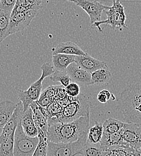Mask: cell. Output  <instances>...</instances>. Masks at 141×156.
Returning a JSON list of instances; mask_svg holds the SVG:
<instances>
[{"mask_svg": "<svg viewBox=\"0 0 141 156\" xmlns=\"http://www.w3.org/2000/svg\"><path fill=\"white\" fill-rule=\"evenodd\" d=\"M90 124V115L81 117L72 122L49 124L46 132L48 141L64 144L75 142L88 133Z\"/></svg>", "mask_w": 141, "mask_h": 156, "instance_id": "6da1fadb", "label": "cell"}, {"mask_svg": "<svg viewBox=\"0 0 141 156\" xmlns=\"http://www.w3.org/2000/svg\"><path fill=\"white\" fill-rule=\"evenodd\" d=\"M118 108L127 123L141 125V84H132L122 91Z\"/></svg>", "mask_w": 141, "mask_h": 156, "instance_id": "7a4b0ae2", "label": "cell"}, {"mask_svg": "<svg viewBox=\"0 0 141 156\" xmlns=\"http://www.w3.org/2000/svg\"><path fill=\"white\" fill-rule=\"evenodd\" d=\"M41 78L33 83L28 90L23 91L19 90L18 92V98L23 104V111H25L34 101L39 100L42 91V83L44 79L49 77L54 73L55 69L51 64L49 62L44 63L41 67Z\"/></svg>", "mask_w": 141, "mask_h": 156, "instance_id": "3957f363", "label": "cell"}, {"mask_svg": "<svg viewBox=\"0 0 141 156\" xmlns=\"http://www.w3.org/2000/svg\"><path fill=\"white\" fill-rule=\"evenodd\" d=\"M90 102L85 95L81 94L63 108L58 122H69L82 117L90 115Z\"/></svg>", "mask_w": 141, "mask_h": 156, "instance_id": "277c9868", "label": "cell"}, {"mask_svg": "<svg viewBox=\"0 0 141 156\" xmlns=\"http://www.w3.org/2000/svg\"><path fill=\"white\" fill-rule=\"evenodd\" d=\"M105 13L107 16L106 20L94 23L91 25L93 27H97L100 32H103L101 25H110L113 30H116V29L122 30V28H127L125 25L126 15L120 0H113L112 5L105 10Z\"/></svg>", "mask_w": 141, "mask_h": 156, "instance_id": "5b68a950", "label": "cell"}, {"mask_svg": "<svg viewBox=\"0 0 141 156\" xmlns=\"http://www.w3.org/2000/svg\"><path fill=\"white\" fill-rule=\"evenodd\" d=\"M87 134L70 143H54L49 141L47 156H81V150L87 141Z\"/></svg>", "mask_w": 141, "mask_h": 156, "instance_id": "8992f818", "label": "cell"}, {"mask_svg": "<svg viewBox=\"0 0 141 156\" xmlns=\"http://www.w3.org/2000/svg\"><path fill=\"white\" fill-rule=\"evenodd\" d=\"M14 156H33L39 142V137L28 136L23 132L21 120L15 133Z\"/></svg>", "mask_w": 141, "mask_h": 156, "instance_id": "52a82bcc", "label": "cell"}, {"mask_svg": "<svg viewBox=\"0 0 141 156\" xmlns=\"http://www.w3.org/2000/svg\"><path fill=\"white\" fill-rule=\"evenodd\" d=\"M73 2L82 8L89 16L90 23H94L101 20V14L103 11L109 7L104 5L98 0H65Z\"/></svg>", "mask_w": 141, "mask_h": 156, "instance_id": "ba28073f", "label": "cell"}, {"mask_svg": "<svg viewBox=\"0 0 141 156\" xmlns=\"http://www.w3.org/2000/svg\"><path fill=\"white\" fill-rule=\"evenodd\" d=\"M39 11L30 10L10 16L9 35L16 34L28 27L32 20L37 16Z\"/></svg>", "mask_w": 141, "mask_h": 156, "instance_id": "9c48e42d", "label": "cell"}, {"mask_svg": "<svg viewBox=\"0 0 141 156\" xmlns=\"http://www.w3.org/2000/svg\"><path fill=\"white\" fill-rule=\"evenodd\" d=\"M122 136L125 143L133 149L141 147V125L125 122L122 128Z\"/></svg>", "mask_w": 141, "mask_h": 156, "instance_id": "30bf717a", "label": "cell"}, {"mask_svg": "<svg viewBox=\"0 0 141 156\" xmlns=\"http://www.w3.org/2000/svg\"><path fill=\"white\" fill-rule=\"evenodd\" d=\"M65 71L71 81L85 86L93 85L91 73L81 68L75 62L69 65Z\"/></svg>", "mask_w": 141, "mask_h": 156, "instance_id": "8fae6325", "label": "cell"}, {"mask_svg": "<svg viewBox=\"0 0 141 156\" xmlns=\"http://www.w3.org/2000/svg\"><path fill=\"white\" fill-rule=\"evenodd\" d=\"M75 62L81 68L91 73L99 69L108 67L105 62L96 59L87 53L85 55L76 56Z\"/></svg>", "mask_w": 141, "mask_h": 156, "instance_id": "7c38bea8", "label": "cell"}, {"mask_svg": "<svg viewBox=\"0 0 141 156\" xmlns=\"http://www.w3.org/2000/svg\"><path fill=\"white\" fill-rule=\"evenodd\" d=\"M23 112V104L20 101L16 104V106L13 115L10 117V119L6 123L5 126L3 127L2 133L0 136V139L9 136L15 132L17 126L21 120Z\"/></svg>", "mask_w": 141, "mask_h": 156, "instance_id": "4fadbf2b", "label": "cell"}, {"mask_svg": "<svg viewBox=\"0 0 141 156\" xmlns=\"http://www.w3.org/2000/svg\"><path fill=\"white\" fill-rule=\"evenodd\" d=\"M52 55L57 54H64L67 55H73L75 56L85 55L86 54L78 45L72 41L60 43L56 47L52 49Z\"/></svg>", "mask_w": 141, "mask_h": 156, "instance_id": "5bb4252c", "label": "cell"}, {"mask_svg": "<svg viewBox=\"0 0 141 156\" xmlns=\"http://www.w3.org/2000/svg\"><path fill=\"white\" fill-rule=\"evenodd\" d=\"M100 144L101 147L104 151L112 146L127 145L123 139L122 129L118 132L112 134L103 133Z\"/></svg>", "mask_w": 141, "mask_h": 156, "instance_id": "9a60e30c", "label": "cell"}, {"mask_svg": "<svg viewBox=\"0 0 141 156\" xmlns=\"http://www.w3.org/2000/svg\"><path fill=\"white\" fill-rule=\"evenodd\" d=\"M16 104L12 101L5 100L0 103V128H3L13 115Z\"/></svg>", "mask_w": 141, "mask_h": 156, "instance_id": "2e32d148", "label": "cell"}, {"mask_svg": "<svg viewBox=\"0 0 141 156\" xmlns=\"http://www.w3.org/2000/svg\"><path fill=\"white\" fill-rule=\"evenodd\" d=\"M75 55L64 54L52 55V62L56 70L65 71L72 63L75 62Z\"/></svg>", "mask_w": 141, "mask_h": 156, "instance_id": "e0dca14e", "label": "cell"}, {"mask_svg": "<svg viewBox=\"0 0 141 156\" xmlns=\"http://www.w3.org/2000/svg\"><path fill=\"white\" fill-rule=\"evenodd\" d=\"M102 156H136L135 149L127 145L112 146L104 151Z\"/></svg>", "mask_w": 141, "mask_h": 156, "instance_id": "ac0fdd59", "label": "cell"}, {"mask_svg": "<svg viewBox=\"0 0 141 156\" xmlns=\"http://www.w3.org/2000/svg\"><path fill=\"white\" fill-rule=\"evenodd\" d=\"M30 106L33 110V118L36 126L46 133L48 129V119L41 112L39 104L37 101H34Z\"/></svg>", "mask_w": 141, "mask_h": 156, "instance_id": "d6986e66", "label": "cell"}, {"mask_svg": "<svg viewBox=\"0 0 141 156\" xmlns=\"http://www.w3.org/2000/svg\"><path fill=\"white\" fill-rule=\"evenodd\" d=\"M60 85L58 86H51L47 88L43 93L41 94V96L37 101V103L43 108L48 107L52 102L56 98L58 90Z\"/></svg>", "mask_w": 141, "mask_h": 156, "instance_id": "ffe728a7", "label": "cell"}, {"mask_svg": "<svg viewBox=\"0 0 141 156\" xmlns=\"http://www.w3.org/2000/svg\"><path fill=\"white\" fill-rule=\"evenodd\" d=\"M112 74L108 68L99 69L91 73V80L93 85L108 84L111 80Z\"/></svg>", "mask_w": 141, "mask_h": 156, "instance_id": "44dd1931", "label": "cell"}, {"mask_svg": "<svg viewBox=\"0 0 141 156\" xmlns=\"http://www.w3.org/2000/svg\"><path fill=\"white\" fill-rule=\"evenodd\" d=\"M15 133L9 136L0 139V156H15Z\"/></svg>", "mask_w": 141, "mask_h": 156, "instance_id": "7402d4cb", "label": "cell"}, {"mask_svg": "<svg viewBox=\"0 0 141 156\" xmlns=\"http://www.w3.org/2000/svg\"><path fill=\"white\" fill-rule=\"evenodd\" d=\"M103 134V124L97 121L91 128H89L87 134V142L91 144H99Z\"/></svg>", "mask_w": 141, "mask_h": 156, "instance_id": "603a6c76", "label": "cell"}, {"mask_svg": "<svg viewBox=\"0 0 141 156\" xmlns=\"http://www.w3.org/2000/svg\"><path fill=\"white\" fill-rule=\"evenodd\" d=\"M38 128L39 142L33 156H47L48 148V139L46 133Z\"/></svg>", "mask_w": 141, "mask_h": 156, "instance_id": "cb8c5ba5", "label": "cell"}, {"mask_svg": "<svg viewBox=\"0 0 141 156\" xmlns=\"http://www.w3.org/2000/svg\"><path fill=\"white\" fill-rule=\"evenodd\" d=\"M11 13L0 10V43L9 35V25Z\"/></svg>", "mask_w": 141, "mask_h": 156, "instance_id": "d4e9b609", "label": "cell"}, {"mask_svg": "<svg viewBox=\"0 0 141 156\" xmlns=\"http://www.w3.org/2000/svg\"><path fill=\"white\" fill-rule=\"evenodd\" d=\"M125 122L114 118H109L103 124V133L112 134L120 131L122 129Z\"/></svg>", "mask_w": 141, "mask_h": 156, "instance_id": "484cf974", "label": "cell"}, {"mask_svg": "<svg viewBox=\"0 0 141 156\" xmlns=\"http://www.w3.org/2000/svg\"><path fill=\"white\" fill-rule=\"evenodd\" d=\"M104 150L101 147L100 144H91L86 141L85 145L81 151L82 156H102Z\"/></svg>", "mask_w": 141, "mask_h": 156, "instance_id": "4316f807", "label": "cell"}, {"mask_svg": "<svg viewBox=\"0 0 141 156\" xmlns=\"http://www.w3.org/2000/svg\"><path fill=\"white\" fill-rule=\"evenodd\" d=\"M50 79L53 82H59L61 85L64 87H67L71 82V79L69 75L67 73L66 71H59L55 70L53 74L50 76Z\"/></svg>", "mask_w": 141, "mask_h": 156, "instance_id": "83f0119b", "label": "cell"}, {"mask_svg": "<svg viewBox=\"0 0 141 156\" xmlns=\"http://www.w3.org/2000/svg\"><path fill=\"white\" fill-rule=\"evenodd\" d=\"M21 124L22 127L35 124L33 118V110L30 106L25 111L23 112L21 117Z\"/></svg>", "mask_w": 141, "mask_h": 156, "instance_id": "f1b7e54d", "label": "cell"}, {"mask_svg": "<svg viewBox=\"0 0 141 156\" xmlns=\"http://www.w3.org/2000/svg\"><path fill=\"white\" fill-rule=\"evenodd\" d=\"M64 90L67 95L72 98H76L81 94L80 87L76 82L70 83L67 87H64Z\"/></svg>", "mask_w": 141, "mask_h": 156, "instance_id": "f546056e", "label": "cell"}, {"mask_svg": "<svg viewBox=\"0 0 141 156\" xmlns=\"http://www.w3.org/2000/svg\"><path fill=\"white\" fill-rule=\"evenodd\" d=\"M16 0H0V10L11 13Z\"/></svg>", "mask_w": 141, "mask_h": 156, "instance_id": "4dcf8cb0", "label": "cell"}, {"mask_svg": "<svg viewBox=\"0 0 141 156\" xmlns=\"http://www.w3.org/2000/svg\"><path fill=\"white\" fill-rule=\"evenodd\" d=\"M111 94L107 90H103L97 95V100L101 103H106L109 100L111 99Z\"/></svg>", "mask_w": 141, "mask_h": 156, "instance_id": "1f68e13d", "label": "cell"}, {"mask_svg": "<svg viewBox=\"0 0 141 156\" xmlns=\"http://www.w3.org/2000/svg\"><path fill=\"white\" fill-rule=\"evenodd\" d=\"M30 10L39 11L41 9V0H26Z\"/></svg>", "mask_w": 141, "mask_h": 156, "instance_id": "d6a6232c", "label": "cell"}, {"mask_svg": "<svg viewBox=\"0 0 141 156\" xmlns=\"http://www.w3.org/2000/svg\"><path fill=\"white\" fill-rule=\"evenodd\" d=\"M15 4L19 5H21V6H23V7H26V8L28 9V10H30V7H29V6L28 5L26 0H16Z\"/></svg>", "mask_w": 141, "mask_h": 156, "instance_id": "836d02e7", "label": "cell"}, {"mask_svg": "<svg viewBox=\"0 0 141 156\" xmlns=\"http://www.w3.org/2000/svg\"><path fill=\"white\" fill-rule=\"evenodd\" d=\"M136 156H141V147L135 150Z\"/></svg>", "mask_w": 141, "mask_h": 156, "instance_id": "e575fe53", "label": "cell"}, {"mask_svg": "<svg viewBox=\"0 0 141 156\" xmlns=\"http://www.w3.org/2000/svg\"><path fill=\"white\" fill-rule=\"evenodd\" d=\"M111 99L112 100V101H115L116 100V98L115 97V96L113 94H111Z\"/></svg>", "mask_w": 141, "mask_h": 156, "instance_id": "d590c367", "label": "cell"}, {"mask_svg": "<svg viewBox=\"0 0 141 156\" xmlns=\"http://www.w3.org/2000/svg\"><path fill=\"white\" fill-rule=\"evenodd\" d=\"M2 129H3V128H0V136H1V133H2Z\"/></svg>", "mask_w": 141, "mask_h": 156, "instance_id": "8d00e7d4", "label": "cell"}, {"mask_svg": "<svg viewBox=\"0 0 141 156\" xmlns=\"http://www.w3.org/2000/svg\"></svg>", "mask_w": 141, "mask_h": 156, "instance_id": "74e56055", "label": "cell"}]
</instances>
